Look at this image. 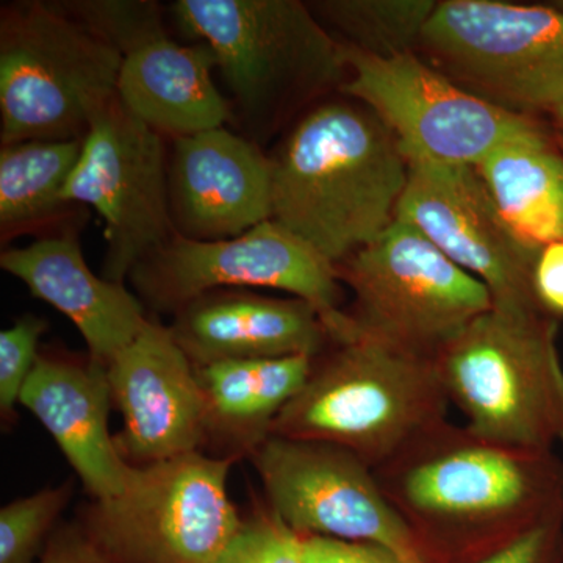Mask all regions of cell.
Masks as SVG:
<instances>
[{
  "label": "cell",
  "instance_id": "obj_20",
  "mask_svg": "<svg viewBox=\"0 0 563 563\" xmlns=\"http://www.w3.org/2000/svg\"><path fill=\"white\" fill-rule=\"evenodd\" d=\"M217 58L209 44H180L165 25L122 51L117 95L125 109L166 140L224 128L231 101L213 80Z\"/></svg>",
  "mask_w": 563,
  "mask_h": 563
},
{
  "label": "cell",
  "instance_id": "obj_5",
  "mask_svg": "<svg viewBox=\"0 0 563 563\" xmlns=\"http://www.w3.org/2000/svg\"><path fill=\"white\" fill-rule=\"evenodd\" d=\"M558 318L493 307L433 357L466 428L504 446L553 451L563 444V366Z\"/></svg>",
  "mask_w": 563,
  "mask_h": 563
},
{
  "label": "cell",
  "instance_id": "obj_15",
  "mask_svg": "<svg viewBox=\"0 0 563 563\" xmlns=\"http://www.w3.org/2000/svg\"><path fill=\"white\" fill-rule=\"evenodd\" d=\"M113 404L124 431L122 455L139 465L196 453L209 433L198 372L172 329L147 321L107 365Z\"/></svg>",
  "mask_w": 563,
  "mask_h": 563
},
{
  "label": "cell",
  "instance_id": "obj_31",
  "mask_svg": "<svg viewBox=\"0 0 563 563\" xmlns=\"http://www.w3.org/2000/svg\"><path fill=\"white\" fill-rule=\"evenodd\" d=\"M532 287L544 312L563 318V242L540 250L533 265Z\"/></svg>",
  "mask_w": 563,
  "mask_h": 563
},
{
  "label": "cell",
  "instance_id": "obj_4",
  "mask_svg": "<svg viewBox=\"0 0 563 563\" xmlns=\"http://www.w3.org/2000/svg\"><path fill=\"white\" fill-rule=\"evenodd\" d=\"M448 407L433 358L358 333L314 358L269 435L333 444L376 470L448 421Z\"/></svg>",
  "mask_w": 563,
  "mask_h": 563
},
{
  "label": "cell",
  "instance_id": "obj_25",
  "mask_svg": "<svg viewBox=\"0 0 563 563\" xmlns=\"http://www.w3.org/2000/svg\"><path fill=\"white\" fill-rule=\"evenodd\" d=\"M70 498V485L44 488L0 510V563H36Z\"/></svg>",
  "mask_w": 563,
  "mask_h": 563
},
{
  "label": "cell",
  "instance_id": "obj_19",
  "mask_svg": "<svg viewBox=\"0 0 563 563\" xmlns=\"http://www.w3.org/2000/svg\"><path fill=\"white\" fill-rule=\"evenodd\" d=\"M0 268L65 314L84 336L90 358L109 365L147 324L144 303L121 282L96 276L74 231L41 236L0 254Z\"/></svg>",
  "mask_w": 563,
  "mask_h": 563
},
{
  "label": "cell",
  "instance_id": "obj_6",
  "mask_svg": "<svg viewBox=\"0 0 563 563\" xmlns=\"http://www.w3.org/2000/svg\"><path fill=\"white\" fill-rule=\"evenodd\" d=\"M122 54L62 2L0 9V144L84 140L117 96Z\"/></svg>",
  "mask_w": 563,
  "mask_h": 563
},
{
  "label": "cell",
  "instance_id": "obj_23",
  "mask_svg": "<svg viewBox=\"0 0 563 563\" xmlns=\"http://www.w3.org/2000/svg\"><path fill=\"white\" fill-rule=\"evenodd\" d=\"M84 140H32L0 146L3 244L69 217L74 206L65 202L63 191L79 163Z\"/></svg>",
  "mask_w": 563,
  "mask_h": 563
},
{
  "label": "cell",
  "instance_id": "obj_17",
  "mask_svg": "<svg viewBox=\"0 0 563 563\" xmlns=\"http://www.w3.org/2000/svg\"><path fill=\"white\" fill-rule=\"evenodd\" d=\"M172 329L196 368L213 363L309 355L331 342L320 313L299 298L214 290L174 313Z\"/></svg>",
  "mask_w": 563,
  "mask_h": 563
},
{
  "label": "cell",
  "instance_id": "obj_8",
  "mask_svg": "<svg viewBox=\"0 0 563 563\" xmlns=\"http://www.w3.org/2000/svg\"><path fill=\"white\" fill-rule=\"evenodd\" d=\"M129 280L144 307L172 314L214 290L284 291L320 313L332 344L358 335L357 324L342 309V280L335 265L274 220L220 242L174 235L143 258Z\"/></svg>",
  "mask_w": 563,
  "mask_h": 563
},
{
  "label": "cell",
  "instance_id": "obj_7",
  "mask_svg": "<svg viewBox=\"0 0 563 563\" xmlns=\"http://www.w3.org/2000/svg\"><path fill=\"white\" fill-rule=\"evenodd\" d=\"M418 54L484 101L525 117L563 110V9L493 0L437 3Z\"/></svg>",
  "mask_w": 563,
  "mask_h": 563
},
{
  "label": "cell",
  "instance_id": "obj_10",
  "mask_svg": "<svg viewBox=\"0 0 563 563\" xmlns=\"http://www.w3.org/2000/svg\"><path fill=\"white\" fill-rule=\"evenodd\" d=\"M232 463L196 451L133 465L124 492L84 523L120 563H213L244 525L229 498Z\"/></svg>",
  "mask_w": 563,
  "mask_h": 563
},
{
  "label": "cell",
  "instance_id": "obj_32",
  "mask_svg": "<svg viewBox=\"0 0 563 563\" xmlns=\"http://www.w3.org/2000/svg\"><path fill=\"white\" fill-rule=\"evenodd\" d=\"M553 128L555 135H558L559 144H561L563 151V110L558 114V117L553 118Z\"/></svg>",
  "mask_w": 563,
  "mask_h": 563
},
{
  "label": "cell",
  "instance_id": "obj_33",
  "mask_svg": "<svg viewBox=\"0 0 563 563\" xmlns=\"http://www.w3.org/2000/svg\"><path fill=\"white\" fill-rule=\"evenodd\" d=\"M554 5L561 7V9H563V2L554 3Z\"/></svg>",
  "mask_w": 563,
  "mask_h": 563
},
{
  "label": "cell",
  "instance_id": "obj_13",
  "mask_svg": "<svg viewBox=\"0 0 563 563\" xmlns=\"http://www.w3.org/2000/svg\"><path fill=\"white\" fill-rule=\"evenodd\" d=\"M168 140L125 109L118 95L92 120L63 199L92 207L106 225L103 279H129L176 235L168 203Z\"/></svg>",
  "mask_w": 563,
  "mask_h": 563
},
{
  "label": "cell",
  "instance_id": "obj_2",
  "mask_svg": "<svg viewBox=\"0 0 563 563\" xmlns=\"http://www.w3.org/2000/svg\"><path fill=\"white\" fill-rule=\"evenodd\" d=\"M272 166L273 220L335 266L390 228L409 180L395 135L358 102L307 111Z\"/></svg>",
  "mask_w": 563,
  "mask_h": 563
},
{
  "label": "cell",
  "instance_id": "obj_18",
  "mask_svg": "<svg viewBox=\"0 0 563 563\" xmlns=\"http://www.w3.org/2000/svg\"><path fill=\"white\" fill-rule=\"evenodd\" d=\"M107 365L40 355L20 404L44 426L96 503L124 492L133 465L111 437Z\"/></svg>",
  "mask_w": 563,
  "mask_h": 563
},
{
  "label": "cell",
  "instance_id": "obj_21",
  "mask_svg": "<svg viewBox=\"0 0 563 563\" xmlns=\"http://www.w3.org/2000/svg\"><path fill=\"white\" fill-rule=\"evenodd\" d=\"M474 168L521 242L537 251L563 242V151L553 125L499 144Z\"/></svg>",
  "mask_w": 563,
  "mask_h": 563
},
{
  "label": "cell",
  "instance_id": "obj_24",
  "mask_svg": "<svg viewBox=\"0 0 563 563\" xmlns=\"http://www.w3.org/2000/svg\"><path fill=\"white\" fill-rule=\"evenodd\" d=\"M432 0H321L307 3L343 46L376 55L418 54L422 32L437 9Z\"/></svg>",
  "mask_w": 563,
  "mask_h": 563
},
{
  "label": "cell",
  "instance_id": "obj_16",
  "mask_svg": "<svg viewBox=\"0 0 563 563\" xmlns=\"http://www.w3.org/2000/svg\"><path fill=\"white\" fill-rule=\"evenodd\" d=\"M169 217L176 235L220 242L273 220L272 157L225 128L172 140Z\"/></svg>",
  "mask_w": 563,
  "mask_h": 563
},
{
  "label": "cell",
  "instance_id": "obj_27",
  "mask_svg": "<svg viewBox=\"0 0 563 563\" xmlns=\"http://www.w3.org/2000/svg\"><path fill=\"white\" fill-rule=\"evenodd\" d=\"M47 321L25 314L0 332V410L3 417L20 404L22 390L38 362V344Z\"/></svg>",
  "mask_w": 563,
  "mask_h": 563
},
{
  "label": "cell",
  "instance_id": "obj_14",
  "mask_svg": "<svg viewBox=\"0 0 563 563\" xmlns=\"http://www.w3.org/2000/svg\"><path fill=\"white\" fill-rule=\"evenodd\" d=\"M396 220L409 222L490 290L493 307L544 312L532 287L540 251L503 220L474 166L410 158Z\"/></svg>",
  "mask_w": 563,
  "mask_h": 563
},
{
  "label": "cell",
  "instance_id": "obj_12",
  "mask_svg": "<svg viewBox=\"0 0 563 563\" xmlns=\"http://www.w3.org/2000/svg\"><path fill=\"white\" fill-rule=\"evenodd\" d=\"M251 459L269 512L301 537L369 543L402 563H431L368 463L333 444L269 435Z\"/></svg>",
  "mask_w": 563,
  "mask_h": 563
},
{
  "label": "cell",
  "instance_id": "obj_28",
  "mask_svg": "<svg viewBox=\"0 0 563 563\" xmlns=\"http://www.w3.org/2000/svg\"><path fill=\"white\" fill-rule=\"evenodd\" d=\"M468 563H563V515L518 533Z\"/></svg>",
  "mask_w": 563,
  "mask_h": 563
},
{
  "label": "cell",
  "instance_id": "obj_11",
  "mask_svg": "<svg viewBox=\"0 0 563 563\" xmlns=\"http://www.w3.org/2000/svg\"><path fill=\"white\" fill-rule=\"evenodd\" d=\"M342 54L346 79L339 91L390 129L406 161L476 166L499 144L544 125L477 98L421 55L376 57L343 44Z\"/></svg>",
  "mask_w": 563,
  "mask_h": 563
},
{
  "label": "cell",
  "instance_id": "obj_30",
  "mask_svg": "<svg viewBox=\"0 0 563 563\" xmlns=\"http://www.w3.org/2000/svg\"><path fill=\"white\" fill-rule=\"evenodd\" d=\"M306 563H402L390 551L369 543L343 542L328 537H302Z\"/></svg>",
  "mask_w": 563,
  "mask_h": 563
},
{
  "label": "cell",
  "instance_id": "obj_22",
  "mask_svg": "<svg viewBox=\"0 0 563 563\" xmlns=\"http://www.w3.org/2000/svg\"><path fill=\"white\" fill-rule=\"evenodd\" d=\"M313 357L254 358L196 368L207 406L209 432L224 433L247 451L272 432L273 422L302 390Z\"/></svg>",
  "mask_w": 563,
  "mask_h": 563
},
{
  "label": "cell",
  "instance_id": "obj_9",
  "mask_svg": "<svg viewBox=\"0 0 563 563\" xmlns=\"http://www.w3.org/2000/svg\"><path fill=\"white\" fill-rule=\"evenodd\" d=\"M335 268L354 295L358 333L421 357L493 309L483 282L401 220Z\"/></svg>",
  "mask_w": 563,
  "mask_h": 563
},
{
  "label": "cell",
  "instance_id": "obj_26",
  "mask_svg": "<svg viewBox=\"0 0 563 563\" xmlns=\"http://www.w3.org/2000/svg\"><path fill=\"white\" fill-rule=\"evenodd\" d=\"M213 563H306L302 537L268 510L244 521L242 531Z\"/></svg>",
  "mask_w": 563,
  "mask_h": 563
},
{
  "label": "cell",
  "instance_id": "obj_1",
  "mask_svg": "<svg viewBox=\"0 0 563 563\" xmlns=\"http://www.w3.org/2000/svg\"><path fill=\"white\" fill-rule=\"evenodd\" d=\"M374 473L431 563H468L563 515L553 451L504 446L448 421Z\"/></svg>",
  "mask_w": 563,
  "mask_h": 563
},
{
  "label": "cell",
  "instance_id": "obj_29",
  "mask_svg": "<svg viewBox=\"0 0 563 563\" xmlns=\"http://www.w3.org/2000/svg\"><path fill=\"white\" fill-rule=\"evenodd\" d=\"M36 563H120L85 523L52 532Z\"/></svg>",
  "mask_w": 563,
  "mask_h": 563
},
{
  "label": "cell",
  "instance_id": "obj_3",
  "mask_svg": "<svg viewBox=\"0 0 563 563\" xmlns=\"http://www.w3.org/2000/svg\"><path fill=\"white\" fill-rule=\"evenodd\" d=\"M169 13L184 38L209 44L233 118L257 144L346 79L342 44L298 0H177Z\"/></svg>",
  "mask_w": 563,
  "mask_h": 563
}]
</instances>
